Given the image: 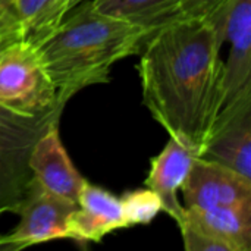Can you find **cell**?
Segmentation results:
<instances>
[{
	"mask_svg": "<svg viewBox=\"0 0 251 251\" xmlns=\"http://www.w3.org/2000/svg\"><path fill=\"white\" fill-rule=\"evenodd\" d=\"M225 26L175 18L156 28L140 50L143 101L169 137L203 154L224 103Z\"/></svg>",
	"mask_w": 251,
	"mask_h": 251,
	"instance_id": "6da1fadb",
	"label": "cell"
},
{
	"mask_svg": "<svg viewBox=\"0 0 251 251\" xmlns=\"http://www.w3.org/2000/svg\"><path fill=\"white\" fill-rule=\"evenodd\" d=\"M38 49L56 87L57 103L66 106L78 91L110 81L113 65L138 54L149 26L101 13L91 0L76 6Z\"/></svg>",
	"mask_w": 251,
	"mask_h": 251,
	"instance_id": "7a4b0ae2",
	"label": "cell"
},
{
	"mask_svg": "<svg viewBox=\"0 0 251 251\" xmlns=\"http://www.w3.org/2000/svg\"><path fill=\"white\" fill-rule=\"evenodd\" d=\"M0 107L21 116L65 109L40 49L22 38L0 47Z\"/></svg>",
	"mask_w": 251,
	"mask_h": 251,
	"instance_id": "3957f363",
	"label": "cell"
},
{
	"mask_svg": "<svg viewBox=\"0 0 251 251\" xmlns=\"http://www.w3.org/2000/svg\"><path fill=\"white\" fill-rule=\"evenodd\" d=\"M62 113L63 109H53L21 116L0 107V215L18 213L34 178L28 165L32 146Z\"/></svg>",
	"mask_w": 251,
	"mask_h": 251,
	"instance_id": "277c9868",
	"label": "cell"
},
{
	"mask_svg": "<svg viewBox=\"0 0 251 251\" xmlns=\"http://www.w3.org/2000/svg\"><path fill=\"white\" fill-rule=\"evenodd\" d=\"M225 40L229 41V54L224 62V103L213 132L251 110V0L231 1Z\"/></svg>",
	"mask_w": 251,
	"mask_h": 251,
	"instance_id": "5b68a950",
	"label": "cell"
},
{
	"mask_svg": "<svg viewBox=\"0 0 251 251\" xmlns=\"http://www.w3.org/2000/svg\"><path fill=\"white\" fill-rule=\"evenodd\" d=\"M75 207V203L49 193L32 178L16 213L19 224L12 232L0 237V249L19 250L53 240H69L68 218Z\"/></svg>",
	"mask_w": 251,
	"mask_h": 251,
	"instance_id": "8992f818",
	"label": "cell"
},
{
	"mask_svg": "<svg viewBox=\"0 0 251 251\" xmlns=\"http://www.w3.org/2000/svg\"><path fill=\"white\" fill-rule=\"evenodd\" d=\"M185 207L251 206V179L197 156L181 187Z\"/></svg>",
	"mask_w": 251,
	"mask_h": 251,
	"instance_id": "52a82bcc",
	"label": "cell"
},
{
	"mask_svg": "<svg viewBox=\"0 0 251 251\" xmlns=\"http://www.w3.org/2000/svg\"><path fill=\"white\" fill-rule=\"evenodd\" d=\"M34 179L49 193L78 203L85 182L74 166L59 134V122L51 124L34 143L28 159Z\"/></svg>",
	"mask_w": 251,
	"mask_h": 251,
	"instance_id": "ba28073f",
	"label": "cell"
},
{
	"mask_svg": "<svg viewBox=\"0 0 251 251\" xmlns=\"http://www.w3.org/2000/svg\"><path fill=\"white\" fill-rule=\"evenodd\" d=\"M126 228L121 199L107 190L84 182L76 207L68 218L69 240L100 243L107 234Z\"/></svg>",
	"mask_w": 251,
	"mask_h": 251,
	"instance_id": "9c48e42d",
	"label": "cell"
},
{
	"mask_svg": "<svg viewBox=\"0 0 251 251\" xmlns=\"http://www.w3.org/2000/svg\"><path fill=\"white\" fill-rule=\"evenodd\" d=\"M197 156L199 154L182 141L169 137L165 149L151 159L150 172L144 181L146 187L160 197L162 210L178 225L185 215V206L181 204L178 193Z\"/></svg>",
	"mask_w": 251,
	"mask_h": 251,
	"instance_id": "30bf717a",
	"label": "cell"
},
{
	"mask_svg": "<svg viewBox=\"0 0 251 251\" xmlns=\"http://www.w3.org/2000/svg\"><path fill=\"white\" fill-rule=\"evenodd\" d=\"M221 243L231 251H250L251 206L243 207H185L182 222Z\"/></svg>",
	"mask_w": 251,
	"mask_h": 251,
	"instance_id": "8fae6325",
	"label": "cell"
},
{
	"mask_svg": "<svg viewBox=\"0 0 251 251\" xmlns=\"http://www.w3.org/2000/svg\"><path fill=\"white\" fill-rule=\"evenodd\" d=\"M201 157L218 162L251 179V110L216 129Z\"/></svg>",
	"mask_w": 251,
	"mask_h": 251,
	"instance_id": "7c38bea8",
	"label": "cell"
},
{
	"mask_svg": "<svg viewBox=\"0 0 251 251\" xmlns=\"http://www.w3.org/2000/svg\"><path fill=\"white\" fill-rule=\"evenodd\" d=\"M21 38L40 47L71 10L69 0H10Z\"/></svg>",
	"mask_w": 251,
	"mask_h": 251,
	"instance_id": "4fadbf2b",
	"label": "cell"
},
{
	"mask_svg": "<svg viewBox=\"0 0 251 251\" xmlns=\"http://www.w3.org/2000/svg\"><path fill=\"white\" fill-rule=\"evenodd\" d=\"M91 3L101 13L156 29L176 18L181 0H91Z\"/></svg>",
	"mask_w": 251,
	"mask_h": 251,
	"instance_id": "5bb4252c",
	"label": "cell"
},
{
	"mask_svg": "<svg viewBox=\"0 0 251 251\" xmlns=\"http://www.w3.org/2000/svg\"><path fill=\"white\" fill-rule=\"evenodd\" d=\"M121 204L126 228L132 225H147L162 212L160 197L147 187L126 193L121 199Z\"/></svg>",
	"mask_w": 251,
	"mask_h": 251,
	"instance_id": "9a60e30c",
	"label": "cell"
},
{
	"mask_svg": "<svg viewBox=\"0 0 251 251\" xmlns=\"http://www.w3.org/2000/svg\"><path fill=\"white\" fill-rule=\"evenodd\" d=\"M231 1L232 0H181L176 18L209 19L225 26V18Z\"/></svg>",
	"mask_w": 251,
	"mask_h": 251,
	"instance_id": "2e32d148",
	"label": "cell"
},
{
	"mask_svg": "<svg viewBox=\"0 0 251 251\" xmlns=\"http://www.w3.org/2000/svg\"><path fill=\"white\" fill-rule=\"evenodd\" d=\"M182 240H184V247L187 251H231V249L221 243L219 240H215L188 225H181L179 226Z\"/></svg>",
	"mask_w": 251,
	"mask_h": 251,
	"instance_id": "e0dca14e",
	"label": "cell"
},
{
	"mask_svg": "<svg viewBox=\"0 0 251 251\" xmlns=\"http://www.w3.org/2000/svg\"><path fill=\"white\" fill-rule=\"evenodd\" d=\"M21 38L18 21L9 6L0 0V44Z\"/></svg>",
	"mask_w": 251,
	"mask_h": 251,
	"instance_id": "ac0fdd59",
	"label": "cell"
},
{
	"mask_svg": "<svg viewBox=\"0 0 251 251\" xmlns=\"http://www.w3.org/2000/svg\"><path fill=\"white\" fill-rule=\"evenodd\" d=\"M82 1H85V0H69V3H71V9H72L74 6H76V4L82 3Z\"/></svg>",
	"mask_w": 251,
	"mask_h": 251,
	"instance_id": "d6986e66",
	"label": "cell"
},
{
	"mask_svg": "<svg viewBox=\"0 0 251 251\" xmlns=\"http://www.w3.org/2000/svg\"><path fill=\"white\" fill-rule=\"evenodd\" d=\"M1 1H3L6 6H9V7H10V0H1Z\"/></svg>",
	"mask_w": 251,
	"mask_h": 251,
	"instance_id": "ffe728a7",
	"label": "cell"
},
{
	"mask_svg": "<svg viewBox=\"0 0 251 251\" xmlns=\"http://www.w3.org/2000/svg\"><path fill=\"white\" fill-rule=\"evenodd\" d=\"M1 46H3V44H0V47H1Z\"/></svg>",
	"mask_w": 251,
	"mask_h": 251,
	"instance_id": "44dd1931",
	"label": "cell"
}]
</instances>
